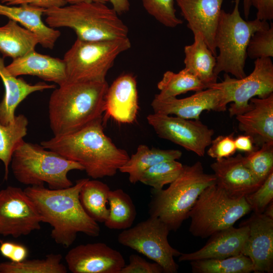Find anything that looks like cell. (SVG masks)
<instances>
[{
  "label": "cell",
  "instance_id": "cell-27",
  "mask_svg": "<svg viewBox=\"0 0 273 273\" xmlns=\"http://www.w3.org/2000/svg\"><path fill=\"white\" fill-rule=\"evenodd\" d=\"M39 43L37 35L15 21L9 19L0 27V54L4 58L21 57L34 50Z\"/></svg>",
  "mask_w": 273,
  "mask_h": 273
},
{
  "label": "cell",
  "instance_id": "cell-44",
  "mask_svg": "<svg viewBox=\"0 0 273 273\" xmlns=\"http://www.w3.org/2000/svg\"><path fill=\"white\" fill-rule=\"evenodd\" d=\"M235 144L237 150L250 153L256 150L258 147L255 146L250 136L243 134L238 135L235 138Z\"/></svg>",
  "mask_w": 273,
  "mask_h": 273
},
{
  "label": "cell",
  "instance_id": "cell-12",
  "mask_svg": "<svg viewBox=\"0 0 273 273\" xmlns=\"http://www.w3.org/2000/svg\"><path fill=\"white\" fill-rule=\"evenodd\" d=\"M41 218L31 199L20 188L0 190V235L18 238L40 229Z\"/></svg>",
  "mask_w": 273,
  "mask_h": 273
},
{
  "label": "cell",
  "instance_id": "cell-10",
  "mask_svg": "<svg viewBox=\"0 0 273 273\" xmlns=\"http://www.w3.org/2000/svg\"><path fill=\"white\" fill-rule=\"evenodd\" d=\"M224 79L208 88H215L221 90L222 103L229 109L230 116H237L252 108L250 100L257 96L265 98L273 93V63L270 58L255 59L253 71L244 78H232L229 74H224Z\"/></svg>",
  "mask_w": 273,
  "mask_h": 273
},
{
  "label": "cell",
  "instance_id": "cell-42",
  "mask_svg": "<svg viewBox=\"0 0 273 273\" xmlns=\"http://www.w3.org/2000/svg\"><path fill=\"white\" fill-rule=\"evenodd\" d=\"M251 4L257 10L256 19L265 21L273 19V0H251Z\"/></svg>",
  "mask_w": 273,
  "mask_h": 273
},
{
  "label": "cell",
  "instance_id": "cell-31",
  "mask_svg": "<svg viewBox=\"0 0 273 273\" xmlns=\"http://www.w3.org/2000/svg\"><path fill=\"white\" fill-rule=\"evenodd\" d=\"M28 124V119L23 114L16 115L13 122L7 125L0 123V160L4 164L6 180L13 152L26 135Z\"/></svg>",
  "mask_w": 273,
  "mask_h": 273
},
{
  "label": "cell",
  "instance_id": "cell-41",
  "mask_svg": "<svg viewBox=\"0 0 273 273\" xmlns=\"http://www.w3.org/2000/svg\"><path fill=\"white\" fill-rule=\"evenodd\" d=\"M0 2L8 6L29 4L44 10L64 7L68 4L66 0H0Z\"/></svg>",
  "mask_w": 273,
  "mask_h": 273
},
{
  "label": "cell",
  "instance_id": "cell-40",
  "mask_svg": "<svg viewBox=\"0 0 273 273\" xmlns=\"http://www.w3.org/2000/svg\"><path fill=\"white\" fill-rule=\"evenodd\" d=\"M162 267L158 263L150 262L139 255L132 254L129 257V264L125 265L120 273H162Z\"/></svg>",
  "mask_w": 273,
  "mask_h": 273
},
{
  "label": "cell",
  "instance_id": "cell-39",
  "mask_svg": "<svg viewBox=\"0 0 273 273\" xmlns=\"http://www.w3.org/2000/svg\"><path fill=\"white\" fill-rule=\"evenodd\" d=\"M234 134L219 135L212 140L207 152L208 155L216 160L233 156L237 151Z\"/></svg>",
  "mask_w": 273,
  "mask_h": 273
},
{
  "label": "cell",
  "instance_id": "cell-45",
  "mask_svg": "<svg viewBox=\"0 0 273 273\" xmlns=\"http://www.w3.org/2000/svg\"><path fill=\"white\" fill-rule=\"evenodd\" d=\"M112 8L120 15L127 13L130 9L129 0H108Z\"/></svg>",
  "mask_w": 273,
  "mask_h": 273
},
{
  "label": "cell",
  "instance_id": "cell-26",
  "mask_svg": "<svg viewBox=\"0 0 273 273\" xmlns=\"http://www.w3.org/2000/svg\"><path fill=\"white\" fill-rule=\"evenodd\" d=\"M181 156L182 152L178 150L150 148L142 144L119 171L127 173L130 183L134 184L139 181L142 174L152 166L163 161L177 160Z\"/></svg>",
  "mask_w": 273,
  "mask_h": 273
},
{
  "label": "cell",
  "instance_id": "cell-19",
  "mask_svg": "<svg viewBox=\"0 0 273 273\" xmlns=\"http://www.w3.org/2000/svg\"><path fill=\"white\" fill-rule=\"evenodd\" d=\"M139 109L137 83L131 74L118 77L109 86L105 96V120L111 117L122 123H132Z\"/></svg>",
  "mask_w": 273,
  "mask_h": 273
},
{
  "label": "cell",
  "instance_id": "cell-36",
  "mask_svg": "<svg viewBox=\"0 0 273 273\" xmlns=\"http://www.w3.org/2000/svg\"><path fill=\"white\" fill-rule=\"evenodd\" d=\"M147 13L164 26L174 28L183 23L176 16L174 0H141Z\"/></svg>",
  "mask_w": 273,
  "mask_h": 273
},
{
  "label": "cell",
  "instance_id": "cell-20",
  "mask_svg": "<svg viewBox=\"0 0 273 273\" xmlns=\"http://www.w3.org/2000/svg\"><path fill=\"white\" fill-rule=\"evenodd\" d=\"M249 228L241 223L238 228L233 226L218 231L210 236L200 249L190 253H181L179 261L205 259H219L242 254L248 237Z\"/></svg>",
  "mask_w": 273,
  "mask_h": 273
},
{
  "label": "cell",
  "instance_id": "cell-25",
  "mask_svg": "<svg viewBox=\"0 0 273 273\" xmlns=\"http://www.w3.org/2000/svg\"><path fill=\"white\" fill-rule=\"evenodd\" d=\"M193 34V43L184 48V68L196 76L207 88L217 82L218 76L214 73L216 57L202 35L199 32Z\"/></svg>",
  "mask_w": 273,
  "mask_h": 273
},
{
  "label": "cell",
  "instance_id": "cell-9",
  "mask_svg": "<svg viewBox=\"0 0 273 273\" xmlns=\"http://www.w3.org/2000/svg\"><path fill=\"white\" fill-rule=\"evenodd\" d=\"M245 198H230L214 183L201 193L189 214V232L202 239L233 226L240 218L251 211Z\"/></svg>",
  "mask_w": 273,
  "mask_h": 273
},
{
  "label": "cell",
  "instance_id": "cell-33",
  "mask_svg": "<svg viewBox=\"0 0 273 273\" xmlns=\"http://www.w3.org/2000/svg\"><path fill=\"white\" fill-rule=\"evenodd\" d=\"M62 259L61 254L51 253L42 259L3 262L0 263V273H66Z\"/></svg>",
  "mask_w": 273,
  "mask_h": 273
},
{
  "label": "cell",
  "instance_id": "cell-3",
  "mask_svg": "<svg viewBox=\"0 0 273 273\" xmlns=\"http://www.w3.org/2000/svg\"><path fill=\"white\" fill-rule=\"evenodd\" d=\"M109 85L102 82H67L52 93L50 126L54 136L72 133L103 117Z\"/></svg>",
  "mask_w": 273,
  "mask_h": 273
},
{
  "label": "cell",
  "instance_id": "cell-35",
  "mask_svg": "<svg viewBox=\"0 0 273 273\" xmlns=\"http://www.w3.org/2000/svg\"><path fill=\"white\" fill-rule=\"evenodd\" d=\"M244 161L255 178L262 184L273 171V142L264 144L247 154Z\"/></svg>",
  "mask_w": 273,
  "mask_h": 273
},
{
  "label": "cell",
  "instance_id": "cell-48",
  "mask_svg": "<svg viewBox=\"0 0 273 273\" xmlns=\"http://www.w3.org/2000/svg\"><path fill=\"white\" fill-rule=\"evenodd\" d=\"M263 214L273 219V202L271 201L266 207Z\"/></svg>",
  "mask_w": 273,
  "mask_h": 273
},
{
  "label": "cell",
  "instance_id": "cell-4",
  "mask_svg": "<svg viewBox=\"0 0 273 273\" xmlns=\"http://www.w3.org/2000/svg\"><path fill=\"white\" fill-rule=\"evenodd\" d=\"M46 22L53 28L68 27L77 38L99 41L128 37L129 29L119 15L106 4L84 2L44 10Z\"/></svg>",
  "mask_w": 273,
  "mask_h": 273
},
{
  "label": "cell",
  "instance_id": "cell-38",
  "mask_svg": "<svg viewBox=\"0 0 273 273\" xmlns=\"http://www.w3.org/2000/svg\"><path fill=\"white\" fill-rule=\"evenodd\" d=\"M245 198L254 213H263L273 200V171L256 191Z\"/></svg>",
  "mask_w": 273,
  "mask_h": 273
},
{
  "label": "cell",
  "instance_id": "cell-23",
  "mask_svg": "<svg viewBox=\"0 0 273 273\" xmlns=\"http://www.w3.org/2000/svg\"><path fill=\"white\" fill-rule=\"evenodd\" d=\"M0 77L5 87L4 96L0 102V123L5 125L13 122L17 106L29 95L56 87V85L41 81L31 84L22 78L14 76L7 69L4 58L1 55Z\"/></svg>",
  "mask_w": 273,
  "mask_h": 273
},
{
  "label": "cell",
  "instance_id": "cell-47",
  "mask_svg": "<svg viewBox=\"0 0 273 273\" xmlns=\"http://www.w3.org/2000/svg\"><path fill=\"white\" fill-rule=\"evenodd\" d=\"M68 4L70 5L76 4L84 2H100L106 4L108 0H66Z\"/></svg>",
  "mask_w": 273,
  "mask_h": 273
},
{
  "label": "cell",
  "instance_id": "cell-7",
  "mask_svg": "<svg viewBox=\"0 0 273 273\" xmlns=\"http://www.w3.org/2000/svg\"><path fill=\"white\" fill-rule=\"evenodd\" d=\"M240 0H235L231 13L221 10L217 25L215 43L219 53L216 58L214 73L224 72L237 79L246 76L244 68L247 57V49L250 39L257 31L267 28V21L257 19H243L239 11Z\"/></svg>",
  "mask_w": 273,
  "mask_h": 273
},
{
  "label": "cell",
  "instance_id": "cell-28",
  "mask_svg": "<svg viewBox=\"0 0 273 273\" xmlns=\"http://www.w3.org/2000/svg\"><path fill=\"white\" fill-rule=\"evenodd\" d=\"M109 186L99 180H89L83 184L79 193L80 204L86 213L97 222L104 223L109 214L107 207Z\"/></svg>",
  "mask_w": 273,
  "mask_h": 273
},
{
  "label": "cell",
  "instance_id": "cell-8",
  "mask_svg": "<svg viewBox=\"0 0 273 273\" xmlns=\"http://www.w3.org/2000/svg\"><path fill=\"white\" fill-rule=\"evenodd\" d=\"M131 46L128 37L99 41L77 38L63 59L67 82L106 81L117 57Z\"/></svg>",
  "mask_w": 273,
  "mask_h": 273
},
{
  "label": "cell",
  "instance_id": "cell-5",
  "mask_svg": "<svg viewBox=\"0 0 273 273\" xmlns=\"http://www.w3.org/2000/svg\"><path fill=\"white\" fill-rule=\"evenodd\" d=\"M214 183V175L205 173L200 161L190 166L184 165L178 176L167 189L152 190L149 215L159 218L170 231H176L189 218L201 193Z\"/></svg>",
  "mask_w": 273,
  "mask_h": 273
},
{
  "label": "cell",
  "instance_id": "cell-15",
  "mask_svg": "<svg viewBox=\"0 0 273 273\" xmlns=\"http://www.w3.org/2000/svg\"><path fill=\"white\" fill-rule=\"evenodd\" d=\"M241 223L248 226L249 233L242 254L251 260L254 272L273 271V219L263 213H254Z\"/></svg>",
  "mask_w": 273,
  "mask_h": 273
},
{
  "label": "cell",
  "instance_id": "cell-43",
  "mask_svg": "<svg viewBox=\"0 0 273 273\" xmlns=\"http://www.w3.org/2000/svg\"><path fill=\"white\" fill-rule=\"evenodd\" d=\"M28 254V250L24 245L13 242L9 247L7 258L15 262L25 260Z\"/></svg>",
  "mask_w": 273,
  "mask_h": 273
},
{
  "label": "cell",
  "instance_id": "cell-11",
  "mask_svg": "<svg viewBox=\"0 0 273 273\" xmlns=\"http://www.w3.org/2000/svg\"><path fill=\"white\" fill-rule=\"evenodd\" d=\"M170 230L161 219L149 216L145 220L123 230L118 242L158 263L165 273H176L178 266L174 257L181 254L168 241Z\"/></svg>",
  "mask_w": 273,
  "mask_h": 273
},
{
  "label": "cell",
  "instance_id": "cell-17",
  "mask_svg": "<svg viewBox=\"0 0 273 273\" xmlns=\"http://www.w3.org/2000/svg\"><path fill=\"white\" fill-rule=\"evenodd\" d=\"M210 167L216 186L232 199L245 197L262 184L246 165L244 156L241 154L216 160Z\"/></svg>",
  "mask_w": 273,
  "mask_h": 273
},
{
  "label": "cell",
  "instance_id": "cell-32",
  "mask_svg": "<svg viewBox=\"0 0 273 273\" xmlns=\"http://www.w3.org/2000/svg\"><path fill=\"white\" fill-rule=\"evenodd\" d=\"M190 262L193 273H249L254 271L251 259L242 254L224 258Z\"/></svg>",
  "mask_w": 273,
  "mask_h": 273
},
{
  "label": "cell",
  "instance_id": "cell-6",
  "mask_svg": "<svg viewBox=\"0 0 273 273\" xmlns=\"http://www.w3.org/2000/svg\"><path fill=\"white\" fill-rule=\"evenodd\" d=\"M11 166L15 178L27 185L42 186L60 189L73 185L68 173L73 170H84L78 163L67 159L41 145L22 140L13 152Z\"/></svg>",
  "mask_w": 273,
  "mask_h": 273
},
{
  "label": "cell",
  "instance_id": "cell-30",
  "mask_svg": "<svg viewBox=\"0 0 273 273\" xmlns=\"http://www.w3.org/2000/svg\"><path fill=\"white\" fill-rule=\"evenodd\" d=\"M157 88L160 92L154 97L159 99L176 97L189 91L196 92L206 88L196 76L185 68L178 73L166 71L157 83Z\"/></svg>",
  "mask_w": 273,
  "mask_h": 273
},
{
  "label": "cell",
  "instance_id": "cell-37",
  "mask_svg": "<svg viewBox=\"0 0 273 273\" xmlns=\"http://www.w3.org/2000/svg\"><path fill=\"white\" fill-rule=\"evenodd\" d=\"M247 55L252 59L273 57V23L256 31L249 42Z\"/></svg>",
  "mask_w": 273,
  "mask_h": 273
},
{
  "label": "cell",
  "instance_id": "cell-13",
  "mask_svg": "<svg viewBox=\"0 0 273 273\" xmlns=\"http://www.w3.org/2000/svg\"><path fill=\"white\" fill-rule=\"evenodd\" d=\"M147 121L161 138L169 140L185 149L203 157L212 140L214 130L199 120L154 113Z\"/></svg>",
  "mask_w": 273,
  "mask_h": 273
},
{
  "label": "cell",
  "instance_id": "cell-2",
  "mask_svg": "<svg viewBox=\"0 0 273 273\" xmlns=\"http://www.w3.org/2000/svg\"><path fill=\"white\" fill-rule=\"evenodd\" d=\"M103 124L100 118L72 133L42 141L40 145L79 163L94 179L112 176L129 156L105 134Z\"/></svg>",
  "mask_w": 273,
  "mask_h": 273
},
{
  "label": "cell",
  "instance_id": "cell-16",
  "mask_svg": "<svg viewBox=\"0 0 273 273\" xmlns=\"http://www.w3.org/2000/svg\"><path fill=\"white\" fill-rule=\"evenodd\" d=\"M151 105L155 113L174 114L183 118L196 120L200 119V114L205 110L224 112L226 110L222 103L221 90L215 88L196 92L183 99L170 97L159 99L154 97Z\"/></svg>",
  "mask_w": 273,
  "mask_h": 273
},
{
  "label": "cell",
  "instance_id": "cell-22",
  "mask_svg": "<svg viewBox=\"0 0 273 273\" xmlns=\"http://www.w3.org/2000/svg\"><path fill=\"white\" fill-rule=\"evenodd\" d=\"M6 67L9 72L16 77L25 75L35 76L59 86L67 82L64 60L38 53L35 50L13 59Z\"/></svg>",
  "mask_w": 273,
  "mask_h": 273
},
{
  "label": "cell",
  "instance_id": "cell-34",
  "mask_svg": "<svg viewBox=\"0 0 273 273\" xmlns=\"http://www.w3.org/2000/svg\"><path fill=\"white\" fill-rule=\"evenodd\" d=\"M183 165L177 160L163 161L156 164L141 175L139 181L149 186L153 189L160 190L173 182L179 175Z\"/></svg>",
  "mask_w": 273,
  "mask_h": 273
},
{
  "label": "cell",
  "instance_id": "cell-29",
  "mask_svg": "<svg viewBox=\"0 0 273 273\" xmlns=\"http://www.w3.org/2000/svg\"><path fill=\"white\" fill-rule=\"evenodd\" d=\"M108 216L104 222L109 229L125 230L130 228L136 216L135 205L130 196L123 190H110L108 197Z\"/></svg>",
  "mask_w": 273,
  "mask_h": 273
},
{
  "label": "cell",
  "instance_id": "cell-1",
  "mask_svg": "<svg viewBox=\"0 0 273 273\" xmlns=\"http://www.w3.org/2000/svg\"><path fill=\"white\" fill-rule=\"evenodd\" d=\"M87 178H81L71 187L50 189L42 186H28L24 190L35 205L42 222L49 223L54 241L68 248L77 234L97 237L101 229L97 222L84 211L79 200L81 187Z\"/></svg>",
  "mask_w": 273,
  "mask_h": 273
},
{
  "label": "cell",
  "instance_id": "cell-21",
  "mask_svg": "<svg viewBox=\"0 0 273 273\" xmlns=\"http://www.w3.org/2000/svg\"><path fill=\"white\" fill-rule=\"evenodd\" d=\"M249 103L252 108L236 116L238 128L259 148L273 142V93L265 98H253Z\"/></svg>",
  "mask_w": 273,
  "mask_h": 273
},
{
  "label": "cell",
  "instance_id": "cell-46",
  "mask_svg": "<svg viewBox=\"0 0 273 273\" xmlns=\"http://www.w3.org/2000/svg\"><path fill=\"white\" fill-rule=\"evenodd\" d=\"M244 16L246 19H248L250 9L252 7L251 0H243Z\"/></svg>",
  "mask_w": 273,
  "mask_h": 273
},
{
  "label": "cell",
  "instance_id": "cell-14",
  "mask_svg": "<svg viewBox=\"0 0 273 273\" xmlns=\"http://www.w3.org/2000/svg\"><path fill=\"white\" fill-rule=\"evenodd\" d=\"M65 259L73 273H120L125 265L118 251L102 242L77 245L68 252Z\"/></svg>",
  "mask_w": 273,
  "mask_h": 273
},
{
  "label": "cell",
  "instance_id": "cell-24",
  "mask_svg": "<svg viewBox=\"0 0 273 273\" xmlns=\"http://www.w3.org/2000/svg\"><path fill=\"white\" fill-rule=\"evenodd\" d=\"M44 9L29 4L8 6L0 3V15L15 21L38 37L42 47L53 49L61 32L43 23Z\"/></svg>",
  "mask_w": 273,
  "mask_h": 273
},
{
  "label": "cell",
  "instance_id": "cell-18",
  "mask_svg": "<svg viewBox=\"0 0 273 273\" xmlns=\"http://www.w3.org/2000/svg\"><path fill=\"white\" fill-rule=\"evenodd\" d=\"M224 0H175L193 33L199 32L216 57L215 36Z\"/></svg>",
  "mask_w": 273,
  "mask_h": 273
}]
</instances>
